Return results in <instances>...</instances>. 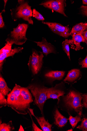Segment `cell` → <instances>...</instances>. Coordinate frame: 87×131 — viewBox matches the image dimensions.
Instances as JSON below:
<instances>
[{"label":"cell","mask_w":87,"mask_h":131,"mask_svg":"<svg viewBox=\"0 0 87 131\" xmlns=\"http://www.w3.org/2000/svg\"><path fill=\"white\" fill-rule=\"evenodd\" d=\"M4 9L2 10V11L3 12H4L5 11V7L6 5V4H7V2L8 1H7V0H4Z\"/></svg>","instance_id":"32"},{"label":"cell","mask_w":87,"mask_h":131,"mask_svg":"<svg viewBox=\"0 0 87 131\" xmlns=\"http://www.w3.org/2000/svg\"><path fill=\"white\" fill-rule=\"evenodd\" d=\"M34 42L37 44V46L41 48L43 53L46 56L51 53H56L54 46L47 42L45 38H43L41 42Z\"/></svg>","instance_id":"9"},{"label":"cell","mask_w":87,"mask_h":131,"mask_svg":"<svg viewBox=\"0 0 87 131\" xmlns=\"http://www.w3.org/2000/svg\"><path fill=\"white\" fill-rule=\"evenodd\" d=\"M42 23L47 25L54 33L60 36L67 38L70 35L69 29L67 27L64 26L60 24L56 23L43 21Z\"/></svg>","instance_id":"8"},{"label":"cell","mask_w":87,"mask_h":131,"mask_svg":"<svg viewBox=\"0 0 87 131\" xmlns=\"http://www.w3.org/2000/svg\"><path fill=\"white\" fill-rule=\"evenodd\" d=\"M77 128L82 131H87V118H85L83 119L81 125Z\"/></svg>","instance_id":"24"},{"label":"cell","mask_w":87,"mask_h":131,"mask_svg":"<svg viewBox=\"0 0 87 131\" xmlns=\"http://www.w3.org/2000/svg\"><path fill=\"white\" fill-rule=\"evenodd\" d=\"M65 1L64 0H51L42 3L40 5L53 10L67 17L65 13Z\"/></svg>","instance_id":"7"},{"label":"cell","mask_w":87,"mask_h":131,"mask_svg":"<svg viewBox=\"0 0 87 131\" xmlns=\"http://www.w3.org/2000/svg\"><path fill=\"white\" fill-rule=\"evenodd\" d=\"M12 45L7 43L5 44V46L0 50V54L6 53L9 52L11 50Z\"/></svg>","instance_id":"22"},{"label":"cell","mask_w":87,"mask_h":131,"mask_svg":"<svg viewBox=\"0 0 87 131\" xmlns=\"http://www.w3.org/2000/svg\"><path fill=\"white\" fill-rule=\"evenodd\" d=\"M28 25L26 24H19L16 28L13 29L8 35L6 40L7 43L11 45L15 44L22 45L25 43L27 40L26 34L28 27Z\"/></svg>","instance_id":"3"},{"label":"cell","mask_w":87,"mask_h":131,"mask_svg":"<svg viewBox=\"0 0 87 131\" xmlns=\"http://www.w3.org/2000/svg\"><path fill=\"white\" fill-rule=\"evenodd\" d=\"M7 100L8 106L18 113L23 115L27 114L30 104L33 102L29 89L16 84L8 95Z\"/></svg>","instance_id":"1"},{"label":"cell","mask_w":87,"mask_h":131,"mask_svg":"<svg viewBox=\"0 0 87 131\" xmlns=\"http://www.w3.org/2000/svg\"><path fill=\"white\" fill-rule=\"evenodd\" d=\"M82 97L79 93L71 91L64 99L66 105L73 110L80 116L82 114V106L81 101Z\"/></svg>","instance_id":"5"},{"label":"cell","mask_w":87,"mask_h":131,"mask_svg":"<svg viewBox=\"0 0 87 131\" xmlns=\"http://www.w3.org/2000/svg\"><path fill=\"white\" fill-rule=\"evenodd\" d=\"M81 75L80 70L73 69L69 71L67 77L64 80L65 81L73 82L77 80Z\"/></svg>","instance_id":"16"},{"label":"cell","mask_w":87,"mask_h":131,"mask_svg":"<svg viewBox=\"0 0 87 131\" xmlns=\"http://www.w3.org/2000/svg\"><path fill=\"white\" fill-rule=\"evenodd\" d=\"M82 1L83 4L87 5V0H83Z\"/></svg>","instance_id":"33"},{"label":"cell","mask_w":87,"mask_h":131,"mask_svg":"<svg viewBox=\"0 0 87 131\" xmlns=\"http://www.w3.org/2000/svg\"><path fill=\"white\" fill-rule=\"evenodd\" d=\"M3 13V12H2L0 13V28L1 29L3 28L5 26V23L2 15Z\"/></svg>","instance_id":"28"},{"label":"cell","mask_w":87,"mask_h":131,"mask_svg":"<svg viewBox=\"0 0 87 131\" xmlns=\"http://www.w3.org/2000/svg\"><path fill=\"white\" fill-rule=\"evenodd\" d=\"M65 94L63 91L56 89L55 88H47L46 94L47 99H57L59 100V97L63 96Z\"/></svg>","instance_id":"12"},{"label":"cell","mask_w":87,"mask_h":131,"mask_svg":"<svg viewBox=\"0 0 87 131\" xmlns=\"http://www.w3.org/2000/svg\"><path fill=\"white\" fill-rule=\"evenodd\" d=\"M82 68H87V54L85 58L81 62L80 64Z\"/></svg>","instance_id":"30"},{"label":"cell","mask_w":87,"mask_h":131,"mask_svg":"<svg viewBox=\"0 0 87 131\" xmlns=\"http://www.w3.org/2000/svg\"><path fill=\"white\" fill-rule=\"evenodd\" d=\"M4 95L0 92V107L1 108L7 105V100L5 98Z\"/></svg>","instance_id":"25"},{"label":"cell","mask_w":87,"mask_h":131,"mask_svg":"<svg viewBox=\"0 0 87 131\" xmlns=\"http://www.w3.org/2000/svg\"><path fill=\"white\" fill-rule=\"evenodd\" d=\"M44 56L42 52L35 50L32 51V53L29 58L28 65L34 75L38 73L42 67Z\"/></svg>","instance_id":"6"},{"label":"cell","mask_w":87,"mask_h":131,"mask_svg":"<svg viewBox=\"0 0 87 131\" xmlns=\"http://www.w3.org/2000/svg\"><path fill=\"white\" fill-rule=\"evenodd\" d=\"M82 36L85 40L87 41V28L86 29L82 34Z\"/></svg>","instance_id":"31"},{"label":"cell","mask_w":87,"mask_h":131,"mask_svg":"<svg viewBox=\"0 0 87 131\" xmlns=\"http://www.w3.org/2000/svg\"><path fill=\"white\" fill-rule=\"evenodd\" d=\"M32 16L39 20L43 21L45 19L42 15L35 9L33 10Z\"/></svg>","instance_id":"23"},{"label":"cell","mask_w":87,"mask_h":131,"mask_svg":"<svg viewBox=\"0 0 87 131\" xmlns=\"http://www.w3.org/2000/svg\"><path fill=\"white\" fill-rule=\"evenodd\" d=\"M72 39L74 44L75 45L76 47L74 50L76 51L83 49V48L80 45L81 42H87V41L83 38L81 34H73L72 35Z\"/></svg>","instance_id":"14"},{"label":"cell","mask_w":87,"mask_h":131,"mask_svg":"<svg viewBox=\"0 0 87 131\" xmlns=\"http://www.w3.org/2000/svg\"><path fill=\"white\" fill-rule=\"evenodd\" d=\"M11 91V90L8 87L6 82L1 75L0 77V92L6 96H7L9 92Z\"/></svg>","instance_id":"19"},{"label":"cell","mask_w":87,"mask_h":131,"mask_svg":"<svg viewBox=\"0 0 87 131\" xmlns=\"http://www.w3.org/2000/svg\"><path fill=\"white\" fill-rule=\"evenodd\" d=\"M54 116L55 121L54 123L59 127H64L69 120L62 115L57 108L55 112Z\"/></svg>","instance_id":"11"},{"label":"cell","mask_w":87,"mask_h":131,"mask_svg":"<svg viewBox=\"0 0 87 131\" xmlns=\"http://www.w3.org/2000/svg\"><path fill=\"white\" fill-rule=\"evenodd\" d=\"M87 28V23H80L74 26L70 32L72 36L73 34H81Z\"/></svg>","instance_id":"17"},{"label":"cell","mask_w":87,"mask_h":131,"mask_svg":"<svg viewBox=\"0 0 87 131\" xmlns=\"http://www.w3.org/2000/svg\"><path fill=\"white\" fill-rule=\"evenodd\" d=\"M65 74L63 71H52L45 74V77L53 80H60L63 79Z\"/></svg>","instance_id":"15"},{"label":"cell","mask_w":87,"mask_h":131,"mask_svg":"<svg viewBox=\"0 0 87 131\" xmlns=\"http://www.w3.org/2000/svg\"><path fill=\"white\" fill-rule=\"evenodd\" d=\"M63 49L65 52L66 53L68 57L70 60V54L69 45L71 46V48L73 49H75L76 46L74 45L73 42V40H68L66 39L62 43Z\"/></svg>","instance_id":"18"},{"label":"cell","mask_w":87,"mask_h":131,"mask_svg":"<svg viewBox=\"0 0 87 131\" xmlns=\"http://www.w3.org/2000/svg\"><path fill=\"white\" fill-rule=\"evenodd\" d=\"M83 101V105L86 108H87V94L82 95Z\"/></svg>","instance_id":"26"},{"label":"cell","mask_w":87,"mask_h":131,"mask_svg":"<svg viewBox=\"0 0 87 131\" xmlns=\"http://www.w3.org/2000/svg\"><path fill=\"white\" fill-rule=\"evenodd\" d=\"M23 49V47H15L14 49H11L9 53H6L0 54V67L2 70L4 63V61L5 59L10 56H13L16 53H18Z\"/></svg>","instance_id":"13"},{"label":"cell","mask_w":87,"mask_h":131,"mask_svg":"<svg viewBox=\"0 0 87 131\" xmlns=\"http://www.w3.org/2000/svg\"><path fill=\"white\" fill-rule=\"evenodd\" d=\"M82 14L87 17V6L82 5L81 7Z\"/></svg>","instance_id":"29"},{"label":"cell","mask_w":87,"mask_h":131,"mask_svg":"<svg viewBox=\"0 0 87 131\" xmlns=\"http://www.w3.org/2000/svg\"><path fill=\"white\" fill-rule=\"evenodd\" d=\"M16 7L10 10L12 19L16 21L22 19L27 21L30 24L33 25V22L31 18L33 12L27 1L19 0Z\"/></svg>","instance_id":"2"},{"label":"cell","mask_w":87,"mask_h":131,"mask_svg":"<svg viewBox=\"0 0 87 131\" xmlns=\"http://www.w3.org/2000/svg\"><path fill=\"white\" fill-rule=\"evenodd\" d=\"M69 119L70 123L73 129L76 126L79 122L81 121V117L79 115L73 117L70 115Z\"/></svg>","instance_id":"21"},{"label":"cell","mask_w":87,"mask_h":131,"mask_svg":"<svg viewBox=\"0 0 87 131\" xmlns=\"http://www.w3.org/2000/svg\"><path fill=\"white\" fill-rule=\"evenodd\" d=\"M86 43H87V42H86Z\"/></svg>","instance_id":"34"},{"label":"cell","mask_w":87,"mask_h":131,"mask_svg":"<svg viewBox=\"0 0 87 131\" xmlns=\"http://www.w3.org/2000/svg\"><path fill=\"white\" fill-rule=\"evenodd\" d=\"M30 114V116L31 117V118L32 119V126L33 127V131H42V130L40 129L35 124V123H34V122H33L32 118L31 116V115H30V113H29Z\"/></svg>","instance_id":"27"},{"label":"cell","mask_w":87,"mask_h":131,"mask_svg":"<svg viewBox=\"0 0 87 131\" xmlns=\"http://www.w3.org/2000/svg\"><path fill=\"white\" fill-rule=\"evenodd\" d=\"M29 110L31 114L36 119L38 122L43 131H52V125L49 124L47 121H46L44 117H38L35 116L34 114L33 110L31 108H29Z\"/></svg>","instance_id":"10"},{"label":"cell","mask_w":87,"mask_h":131,"mask_svg":"<svg viewBox=\"0 0 87 131\" xmlns=\"http://www.w3.org/2000/svg\"><path fill=\"white\" fill-rule=\"evenodd\" d=\"M15 129L14 127L12 125L11 121H10L7 124H0L1 131H11Z\"/></svg>","instance_id":"20"},{"label":"cell","mask_w":87,"mask_h":131,"mask_svg":"<svg viewBox=\"0 0 87 131\" xmlns=\"http://www.w3.org/2000/svg\"><path fill=\"white\" fill-rule=\"evenodd\" d=\"M27 88L30 90L35 98L34 104L38 106L42 114L44 105L47 99V88L35 85H30Z\"/></svg>","instance_id":"4"}]
</instances>
